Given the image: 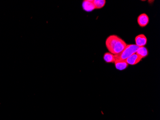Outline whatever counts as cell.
Wrapping results in <instances>:
<instances>
[{"instance_id": "cell-1", "label": "cell", "mask_w": 160, "mask_h": 120, "mask_svg": "<svg viewBox=\"0 0 160 120\" xmlns=\"http://www.w3.org/2000/svg\"><path fill=\"white\" fill-rule=\"evenodd\" d=\"M126 42L117 35L109 36L106 40V46L110 53L114 55L119 54L126 47Z\"/></svg>"}, {"instance_id": "cell-2", "label": "cell", "mask_w": 160, "mask_h": 120, "mask_svg": "<svg viewBox=\"0 0 160 120\" xmlns=\"http://www.w3.org/2000/svg\"><path fill=\"white\" fill-rule=\"evenodd\" d=\"M139 47L135 44H128L119 54L114 55L116 60H126L133 54H135Z\"/></svg>"}, {"instance_id": "cell-3", "label": "cell", "mask_w": 160, "mask_h": 120, "mask_svg": "<svg viewBox=\"0 0 160 120\" xmlns=\"http://www.w3.org/2000/svg\"><path fill=\"white\" fill-rule=\"evenodd\" d=\"M149 17L146 13H143L138 17L137 22L139 26L142 28L146 27L149 23Z\"/></svg>"}, {"instance_id": "cell-4", "label": "cell", "mask_w": 160, "mask_h": 120, "mask_svg": "<svg viewBox=\"0 0 160 120\" xmlns=\"http://www.w3.org/2000/svg\"><path fill=\"white\" fill-rule=\"evenodd\" d=\"M135 40L136 45L139 47H144L147 44V39L145 35L144 34H140L137 36Z\"/></svg>"}, {"instance_id": "cell-5", "label": "cell", "mask_w": 160, "mask_h": 120, "mask_svg": "<svg viewBox=\"0 0 160 120\" xmlns=\"http://www.w3.org/2000/svg\"><path fill=\"white\" fill-rule=\"evenodd\" d=\"M83 10L88 12L92 11L95 8L93 0H84L82 3Z\"/></svg>"}, {"instance_id": "cell-6", "label": "cell", "mask_w": 160, "mask_h": 120, "mask_svg": "<svg viewBox=\"0 0 160 120\" xmlns=\"http://www.w3.org/2000/svg\"><path fill=\"white\" fill-rule=\"evenodd\" d=\"M142 58L140 57L138 55L136 54H133L132 56H130L126 60L127 63L128 65H134L138 63H140L142 61Z\"/></svg>"}, {"instance_id": "cell-7", "label": "cell", "mask_w": 160, "mask_h": 120, "mask_svg": "<svg viewBox=\"0 0 160 120\" xmlns=\"http://www.w3.org/2000/svg\"><path fill=\"white\" fill-rule=\"evenodd\" d=\"M114 64L116 69L120 71L126 69L128 65L126 60H116Z\"/></svg>"}, {"instance_id": "cell-8", "label": "cell", "mask_w": 160, "mask_h": 120, "mask_svg": "<svg viewBox=\"0 0 160 120\" xmlns=\"http://www.w3.org/2000/svg\"><path fill=\"white\" fill-rule=\"evenodd\" d=\"M136 54L138 55L140 57L142 58V59L143 58H144L148 55L149 52L147 48L145 47H141L138 49Z\"/></svg>"}, {"instance_id": "cell-9", "label": "cell", "mask_w": 160, "mask_h": 120, "mask_svg": "<svg viewBox=\"0 0 160 120\" xmlns=\"http://www.w3.org/2000/svg\"><path fill=\"white\" fill-rule=\"evenodd\" d=\"M103 58H104V61L107 63H114L116 61L115 56L110 52L105 53L104 54Z\"/></svg>"}, {"instance_id": "cell-10", "label": "cell", "mask_w": 160, "mask_h": 120, "mask_svg": "<svg viewBox=\"0 0 160 120\" xmlns=\"http://www.w3.org/2000/svg\"><path fill=\"white\" fill-rule=\"evenodd\" d=\"M95 8L100 9L102 8L106 4V0H93Z\"/></svg>"}]
</instances>
